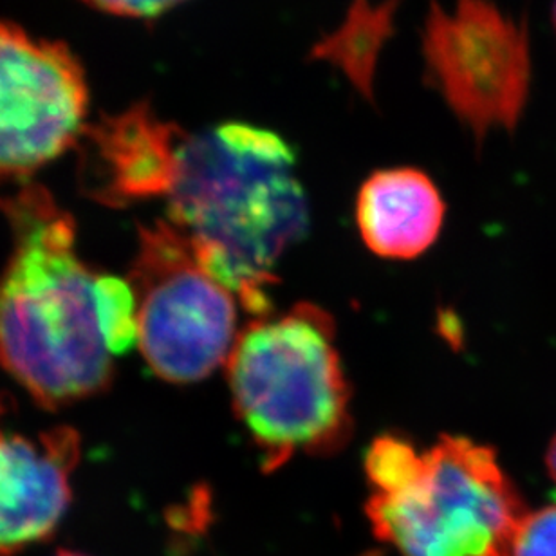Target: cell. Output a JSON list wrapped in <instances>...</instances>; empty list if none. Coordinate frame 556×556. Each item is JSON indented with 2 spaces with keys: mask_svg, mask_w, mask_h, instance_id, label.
<instances>
[{
  "mask_svg": "<svg viewBox=\"0 0 556 556\" xmlns=\"http://www.w3.org/2000/svg\"><path fill=\"white\" fill-rule=\"evenodd\" d=\"M0 212L13 244L0 275V367L46 408L97 396L113 381V354L73 215L38 185L0 199Z\"/></svg>",
  "mask_w": 556,
  "mask_h": 556,
  "instance_id": "2",
  "label": "cell"
},
{
  "mask_svg": "<svg viewBox=\"0 0 556 556\" xmlns=\"http://www.w3.org/2000/svg\"><path fill=\"white\" fill-rule=\"evenodd\" d=\"M78 459L75 428H51L37 438L0 430V556L53 535L70 508Z\"/></svg>",
  "mask_w": 556,
  "mask_h": 556,
  "instance_id": "9",
  "label": "cell"
},
{
  "mask_svg": "<svg viewBox=\"0 0 556 556\" xmlns=\"http://www.w3.org/2000/svg\"><path fill=\"white\" fill-rule=\"evenodd\" d=\"M511 556H556V504L526 514Z\"/></svg>",
  "mask_w": 556,
  "mask_h": 556,
  "instance_id": "13",
  "label": "cell"
},
{
  "mask_svg": "<svg viewBox=\"0 0 556 556\" xmlns=\"http://www.w3.org/2000/svg\"><path fill=\"white\" fill-rule=\"evenodd\" d=\"M239 421L266 470L299 454H331L351 435V391L331 316L300 304L242 329L226 362Z\"/></svg>",
  "mask_w": 556,
  "mask_h": 556,
  "instance_id": "4",
  "label": "cell"
},
{
  "mask_svg": "<svg viewBox=\"0 0 556 556\" xmlns=\"http://www.w3.org/2000/svg\"><path fill=\"white\" fill-rule=\"evenodd\" d=\"M443 195L413 166L370 174L356 198V220L370 252L408 261L432 247L443 228Z\"/></svg>",
  "mask_w": 556,
  "mask_h": 556,
  "instance_id": "10",
  "label": "cell"
},
{
  "mask_svg": "<svg viewBox=\"0 0 556 556\" xmlns=\"http://www.w3.org/2000/svg\"><path fill=\"white\" fill-rule=\"evenodd\" d=\"M553 27H555V33H556V0H555V4H553Z\"/></svg>",
  "mask_w": 556,
  "mask_h": 556,
  "instance_id": "17",
  "label": "cell"
},
{
  "mask_svg": "<svg viewBox=\"0 0 556 556\" xmlns=\"http://www.w3.org/2000/svg\"><path fill=\"white\" fill-rule=\"evenodd\" d=\"M425 78L481 149L493 130L514 132L531 91L528 24L492 0H430L421 33Z\"/></svg>",
  "mask_w": 556,
  "mask_h": 556,
  "instance_id": "6",
  "label": "cell"
},
{
  "mask_svg": "<svg viewBox=\"0 0 556 556\" xmlns=\"http://www.w3.org/2000/svg\"><path fill=\"white\" fill-rule=\"evenodd\" d=\"M56 556H86L81 555V553H75V552H60Z\"/></svg>",
  "mask_w": 556,
  "mask_h": 556,
  "instance_id": "16",
  "label": "cell"
},
{
  "mask_svg": "<svg viewBox=\"0 0 556 556\" xmlns=\"http://www.w3.org/2000/svg\"><path fill=\"white\" fill-rule=\"evenodd\" d=\"M98 10L129 18H157L187 0H84Z\"/></svg>",
  "mask_w": 556,
  "mask_h": 556,
  "instance_id": "14",
  "label": "cell"
},
{
  "mask_svg": "<svg viewBox=\"0 0 556 556\" xmlns=\"http://www.w3.org/2000/svg\"><path fill=\"white\" fill-rule=\"evenodd\" d=\"M402 0H353L334 31L311 46L307 59L340 71L365 102L375 103V80L380 54L396 33Z\"/></svg>",
  "mask_w": 556,
  "mask_h": 556,
  "instance_id": "11",
  "label": "cell"
},
{
  "mask_svg": "<svg viewBox=\"0 0 556 556\" xmlns=\"http://www.w3.org/2000/svg\"><path fill=\"white\" fill-rule=\"evenodd\" d=\"M367 517L403 556H511L526 511L497 454L443 435L427 450L381 435L365 455Z\"/></svg>",
  "mask_w": 556,
  "mask_h": 556,
  "instance_id": "3",
  "label": "cell"
},
{
  "mask_svg": "<svg viewBox=\"0 0 556 556\" xmlns=\"http://www.w3.org/2000/svg\"><path fill=\"white\" fill-rule=\"evenodd\" d=\"M81 138V182L98 203L127 206L170 195L187 132L150 105L86 127Z\"/></svg>",
  "mask_w": 556,
  "mask_h": 556,
  "instance_id": "8",
  "label": "cell"
},
{
  "mask_svg": "<svg viewBox=\"0 0 556 556\" xmlns=\"http://www.w3.org/2000/svg\"><path fill=\"white\" fill-rule=\"evenodd\" d=\"M546 465L547 471H549V476H552L553 482L556 484V435L552 444H549V448H547Z\"/></svg>",
  "mask_w": 556,
  "mask_h": 556,
  "instance_id": "15",
  "label": "cell"
},
{
  "mask_svg": "<svg viewBox=\"0 0 556 556\" xmlns=\"http://www.w3.org/2000/svg\"><path fill=\"white\" fill-rule=\"evenodd\" d=\"M168 223L244 309L269 315L278 264L309 228L293 147L274 130L226 122L187 135Z\"/></svg>",
  "mask_w": 556,
  "mask_h": 556,
  "instance_id": "1",
  "label": "cell"
},
{
  "mask_svg": "<svg viewBox=\"0 0 556 556\" xmlns=\"http://www.w3.org/2000/svg\"><path fill=\"white\" fill-rule=\"evenodd\" d=\"M87 86L62 43L0 22V181L24 179L86 130Z\"/></svg>",
  "mask_w": 556,
  "mask_h": 556,
  "instance_id": "7",
  "label": "cell"
},
{
  "mask_svg": "<svg viewBox=\"0 0 556 556\" xmlns=\"http://www.w3.org/2000/svg\"><path fill=\"white\" fill-rule=\"evenodd\" d=\"M129 283L138 302L139 351L161 380L193 383L226 365L241 334V302L201 266L168 220L139 228Z\"/></svg>",
  "mask_w": 556,
  "mask_h": 556,
  "instance_id": "5",
  "label": "cell"
},
{
  "mask_svg": "<svg viewBox=\"0 0 556 556\" xmlns=\"http://www.w3.org/2000/svg\"><path fill=\"white\" fill-rule=\"evenodd\" d=\"M97 311L109 353H129L138 343V302L129 280L98 275Z\"/></svg>",
  "mask_w": 556,
  "mask_h": 556,
  "instance_id": "12",
  "label": "cell"
}]
</instances>
